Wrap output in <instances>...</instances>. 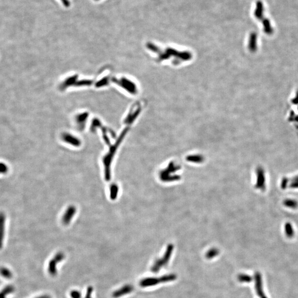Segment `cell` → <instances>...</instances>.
I'll return each mask as SVG.
<instances>
[{
    "label": "cell",
    "mask_w": 298,
    "mask_h": 298,
    "mask_svg": "<svg viewBox=\"0 0 298 298\" xmlns=\"http://www.w3.org/2000/svg\"><path fill=\"white\" fill-rule=\"evenodd\" d=\"M177 276L174 274H171L168 275H164L160 278H146L142 279L139 284L143 287H149L154 285H156L160 283H164L171 282L176 279Z\"/></svg>",
    "instance_id": "cell-1"
},
{
    "label": "cell",
    "mask_w": 298,
    "mask_h": 298,
    "mask_svg": "<svg viewBox=\"0 0 298 298\" xmlns=\"http://www.w3.org/2000/svg\"><path fill=\"white\" fill-rule=\"evenodd\" d=\"M172 250H173V246L172 245H170L167 247L166 252L165 253L164 257H162L161 259L156 260L154 265L152 266L151 270L152 272H158L163 266L167 265L172 254Z\"/></svg>",
    "instance_id": "cell-2"
},
{
    "label": "cell",
    "mask_w": 298,
    "mask_h": 298,
    "mask_svg": "<svg viewBox=\"0 0 298 298\" xmlns=\"http://www.w3.org/2000/svg\"><path fill=\"white\" fill-rule=\"evenodd\" d=\"M64 258V253L63 252H59L49 261L48 270L50 275H52V277H55L57 275V265L59 262H62Z\"/></svg>",
    "instance_id": "cell-3"
},
{
    "label": "cell",
    "mask_w": 298,
    "mask_h": 298,
    "mask_svg": "<svg viewBox=\"0 0 298 298\" xmlns=\"http://www.w3.org/2000/svg\"><path fill=\"white\" fill-rule=\"evenodd\" d=\"M134 290V287L130 284H126L122 287L116 290L112 293V296L114 298H119L131 293Z\"/></svg>",
    "instance_id": "cell-4"
},
{
    "label": "cell",
    "mask_w": 298,
    "mask_h": 298,
    "mask_svg": "<svg viewBox=\"0 0 298 298\" xmlns=\"http://www.w3.org/2000/svg\"><path fill=\"white\" fill-rule=\"evenodd\" d=\"M76 212V209L74 206H70L68 207L62 218V223L64 225H68L74 218Z\"/></svg>",
    "instance_id": "cell-5"
},
{
    "label": "cell",
    "mask_w": 298,
    "mask_h": 298,
    "mask_svg": "<svg viewBox=\"0 0 298 298\" xmlns=\"http://www.w3.org/2000/svg\"><path fill=\"white\" fill-rule=\"evenodd\" d=\"M5 214L0 212V249L2 248L5 230Z\"/></svg>",
    "instance_id": "cell-6"
},
{
    "label": "cell",
    "mask_w": 298,
    "mask_h": 298,
    "mask_svg": "<svg viewBox=\"0 0 298 298\" xmlns=\"http://www.w3.org/2000/svg\"><path fill=\"white\" fill-rule=\"evenodd\" d=\"M15 291L14 287L11 285H8L3 288L2 291L0 292V298H6V296L12 293Z\"/></svg>",
    "instance_id": "cell-7"
},
{
    "label": "cell",
    "mask_w": 298,
    "mask_h": 298,
    "mask_svg": "<svg viewBox=\"0 0 298 298\" xmlns=\"http://www.w3.org/2000/svg\"><path fill=\"white\" fill-rule=\"evenodd\" d=\"M0 275L7 279H10L12 277V273L7 268H0Z\"/></svg>",
    "instance_id": "cell-8"
},
{
    "label": "cell",
    "mask_w": 298,
    "mask_h": 298,
    "mask_svg": "<svg viewBox=\"0 0 298 298\" xmlns=\"http://www.w3.org/2000/svg\"><path fill=\"white\" fill-rule=\"evenodd\" d=\"M111 198L112 199H115L117 198V195L118 193V187L115 184H113L111 186Z\"/></svg>",
    "instance_id": "cell-9"
},
{
    "label": "cell",
    "mask_w": 298,
    "mask_h": 298,
    "mask_svg": "<svg viewBox=\"0 0 298 298\" xmlns=\"http://www.w3.org/2000/svg\"><path fill=\"white\" fill-rule=\"evenodd\" d=\"M65 140L66 142H67V143H69L71 144H72L74 146H79L80 145V142L77 140L76 139H74V138H72V136H70L69 135L66 136L65 138Z\"/></svg>",
    "instance_id": "cell-10"
},
{
    "label": "cell",
    "mask_w": 298,
    "mask_h": 298,
    "mask_svg": "<svg viewBox=\"0 0 298 298\" xmlns=\"http://www.w3.org/2000/svg\"><path fill=\"white\" fill-rule=\"evenodd\" d=\"M219 251L217 249H211L209 250L206 254V257L208 259H211L218 254Z\"/></svg>",
    "instance_id": "cell-11"
},
{
    "label": "cell",
    "mask_w": 298,
    "mask_h": 298,
    "mask_svg": "<svg viewBox=\"0 0 298 298\" xmlns=\"http://www.w3.org/2000/svg\"><path fill=\"white\" fill-rule=\"evenodd\" d=\"M238 279L241 282H250L252 280V278L246 275H240Z\"/></svg>",
    "instance_id": "cell-12"
},
{
    "label": "cell",
    "mask_w": 298,
    "mask_h": 298,
    "mask_svg": "<svg viewBox=\"0 0 298 298\" xmlns=\"http://www.w3.org/2000/svg\"><path fill=\"white\" fill-rule=\"evenodd\" d=\"M70 296L71 298H81L82 297L81 292L76 290L71 291L70 293Z\"/></svg>",
    "instance_id": "cell-13"
},
{
    "label": "cell",
    "mask_w": 298,
    "mask_h": 298,
    "mask_svg": "<svg viewBox=\"0 0 298 298\" xmlns=\"http://www.w3.org/2000/svg\"><path fill=\"white\" fill-rule=\"evenodd\" d=\"M8 166L4 163H0V172L1 173H6L8 172Z\"/></svg>",
    "instance_id": "cell-14"
},
{
    "label": "cell",
    "mask_w": 298,
    "mask_h": 298,
    "mask_svg": "<svg viewBox=\"0 0 298 298\" xmlns=\"http://www.w3.org/2000/svg\"><path fill=\"white\" fill-rule=\"evenodd\" d=\"M93 291V289L92 287L91 286L88 287L87 289V292L86 293L85 298H92V296Z\"/></svg>",
    "instance_id": "cell-15"
},
{
    "label": "cell",
    "mask_w": 298,
    "mask_h": 298,
    "mask_svg": "<svg viewBox=\"0 0 298 298\" xmlns=\"http://www.w3.org/2000/svg\"><path fill=\"white\" fill-rule=\"evenodd\" d=\"M61 1H62V5L64 6L65 7L68 8L70 6L71 4H70L69 0H61Z\"/></svg>",
    "instance_id": "cell-16"
},
{
    "label": "cell",
    "mask_w": 298,
    "mask_h": 298,
    "mask_svg": "<svg viewBox=\"0 0 298 298\" xmlns=\"http://www.w3.org/2000/svg\"><path fill=\"white\" fill-rule=\"evenodd\" d=\"M36 298H52V297L49 295H48V294H45V295H43V296H39L38 297H36Z\"/></svg>",
    "instance_id": "cell-17"
},
{
    "label": "cell",
    "mask_w": 298,
    "mask_h": 298,
    "mask_svg": "<svg viewBox=\"0 0 298 298\" xmlns=\"http://www.w3.org/2000/svg\"><path fill=\"white\" fill-rule=\"evenodd\" d=\"M96 1H100V0H95Z\"/></svg>",
    "instance_id": "cell-18"
},
{
    "label": "cell",
    "mask_w": 298,
    "mask_h": 298,
    "mask_svg": "<svg viewBox=\"0 0 298 298\" xmlns=\"http://www.w3.org/2000/svg\"><path fill=\"white\" fill-rule=\"evenodd\" d=\"M0 173H1V172H0Z\"/></svg>",
    "instance_id": "cell-19"
}]
</instances>
